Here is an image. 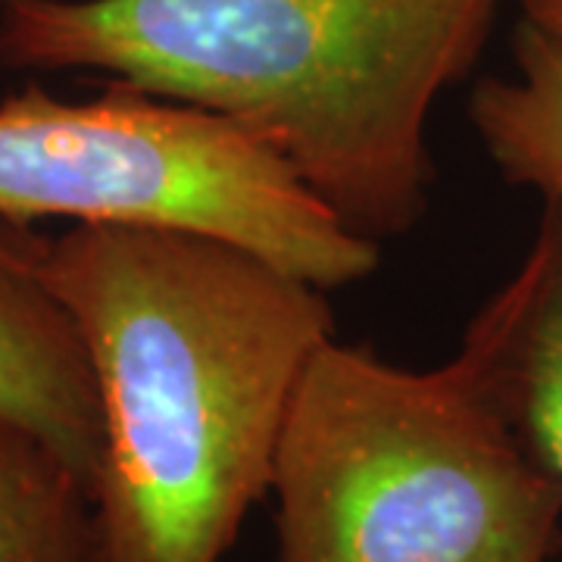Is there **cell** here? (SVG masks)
Masks as SVG:
<instances>
[{
  "instance_id": "obj_11",
  "label": "cell",
  "mask_w": 562,
  "mask_h": 562,
  "mask_svg": "<svg viewBox=\"0 0 562 562\" xmlns=\"http://www.w3.org/2000/svg\"><path fill=\"white\" fill-rule=\"evenodd\" d=\"M560 562H562V560H560Z\"/></svg>"
},
{
  "instance_id": "obj_5",
  "label": "cell",
  "mask_w": 562,
  "mask_h": 562,
  "mask_svg": "<svg viewBox=\"0 0 562 562\" xmlns=\"http://www.w3.org/2000/svg\"><path fill=\"white\" fill-rule=\"evenodd\" d=\"M44 244L0 216V422L54 447L94 494L101 397L79 328L44 279Z\"/></svg>"
},
{
  "instance_id": "obj_8",
  "label": "cell",
  "mask_w": 562,
  "mask_h": 562,
  "mask_svg": "<svg viewBox=\"0 0 562 562\" xmlns=\"http://www.w3.org/2000/svg\"><path fill=\"white\" fill-rule=\"evenodd\" d=\"M0 562H106L88 482L10 422H0Z\"/></svg>"
},
{
  "instance_id": "obj_7",
  "label": "cell",
  "mask_w": 562,
  "mask_h": 562,
  "mask_svg": "<svg viewBox=\"0 0 562 562\" xmlns=\"http://www.w3.org/2000/svg\"><path fill=\"white\" fill-rule=\"evenodd\" d=\"M469 122L503 181L562 201V38L519 22L513 76L472 88Z\"/></svg>"
},
{
  "instance_id": "obj_3",
  "label": "cell",
  "mask_w": 562,
  "mask_h": 562,
  "mask_svg": "<svg viewBox=\"0 0 562 562\" xmlns=\"http://www.w3.org/2000/svg\"><path fill=\"white\" fill-rule=\"evenodd\" d=\"M279 562H553L562 484L472 369L413 372L328 338L272 462Z\"/></svg>"
},
{
  "instance_id": "obj_2",
  "label": "cell",
  "mask_w": 562,
  "mask_h": 562,
  "mask_svg": "<svg viewBox=\"0 0 562 562\" xmlns=\"http://www.w3.org/2000/svg\"><path fill=\"white\" fill-rule=\"evenodd\" d=\"M503 0H13L0 63L91 69L225 116L366 241L428 213V120Z\"/></svg>"
},
{
  "instance_id": "obj_9",
  "label": "cell",
  "mask_w": 562,
  "mask_h": 562,
  "mask_svg": "<svg viewBox=\"0 0 562 562\" xmlns=\"http://www.w3.org/2000/svg\"><path fill=\"white\" fill-rule=\"evenodd\" d=\"M522 20L553 38H562V0H519Z\"/></svg>"
},
{
  "instance_id": "obj_4",
  "label": "cell",
  "mask_w": 562,
  "mask_h": 562,
  "mask_svg": "<svg viewBox=\"0 0 562 562\" xmlns=\"http://www.w3.org/2000/svg\"><path fill=\"white\" fill-rule=\"evenodd\" d=\"M0 216L201 232L322 291L379 269V244L353 235L262 140L125 81L91 101L38 85L0 101Z\"/></svg>"
},
{
  "instance_id": "obj_10",
  "label": "cell",
  "mask_w": 562,
  "mask_h": 562,
  "mask_svg": "<svg viewBox=\"0 0 562 562\" xmlns=\"http://www.w3.org/2000/svg\"><path fill=\"white\" fill-rule=\"evenodd\" d=\"M7 3H13V0H0V7H7Z\"/></svg>"
},
{
  "instance_id": "obj_1",
  "label": "cell",
  "mask_w": 562,
  "mask_h": 562,
  "mask_svg": "<svg viewBox=\"0 0 562 562\" xmlns=\"http://www.w3.org/2000/svg\"><path fill=\"white\" fill-rule=\"evenodd\" d=\"M44 279L101 397L106 562H222L269 494L288 403L335 338L325 291L225 238L72 225Z\"/></svg>"
},
{
  "instance_id": "obj_6",
  "label": "cell",
  "mask_w": 562,
  "mask_h": 562,
  "mask_svg": "<svg viewBox=\"0 0 562 562\" xmlns=\"http://www.w3.org/2000/svg\"><path fill=\"white\" fill-rule=\"evenodd\" d=\"M457 357L562 484V201H543L525 260L469 322Z\"/></svg>"
}]
</instances>
